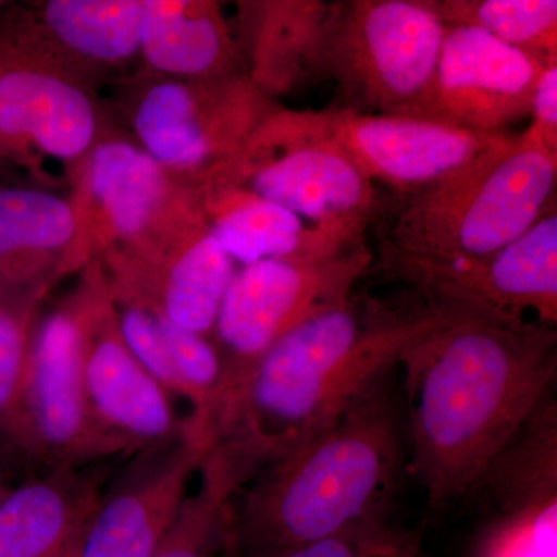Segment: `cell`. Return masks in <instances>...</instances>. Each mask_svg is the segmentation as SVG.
I'll return each mask as SVG.
<instances>
[{
	"instance_id": "obj_1",
	"label": "cell",
	"mask_w": 557,
	"mask_h": 557,
	"mask_svg": "<svg viewBox=\"0 0 557 557\" xmlns=\"http://www.w3.org/2000/svg\"><path fill=\"white\" fill-rule=\"evenodd\" d=\"M408 474L428 507L448 511L478 493L502 450L548 397L557 373L555 327L498 324L446 311L406 351Z\"/></svg>"
},
{
	"instance_id": "obj_2",
	"label": "cell",
	"mask_w": 557,
	"mask_h": 557,
	"mask_svg": "<svg viewBox=\"0 0 557 557\" xmlns=\"http://www.w3.org/2000/svg\"><path fill=\"white\" fill-rule=\"evenodd\" d=\"M384 373L333 423L262 465L230 505L231 557H278L386 520L408 474V431Z\"/></svg>"
},
{
	"instance_id": "obj_3",
	"label": "cell",
	"mask_w": 557,
	"mask_h": 557,
	"mask_svg": "<svg viewBox=\"0 0 557 557\" xmlns=\"http://www.w3.org/2000/svg\"><path fill=\"white\" fill-rule=\"evenodd\" d=\"M445 318L426 302L403 309L355 295L314 314L260 359L223 440L244 446L259 467L284 456L333 423Z\"/></svg>"
},
{
	"instance_id": "obj_4",
	"label": "cell",
	"mask_w": 557,
	"mask_h": 557,
	"mask_svg": "<svg viewBox=\"0 0 557 557\" xmlns=\"http://www.w3.org/2000/svg\"><path fill=\"white\" fill-rule=\"evenodd\" d=\"M557 152L531 132L432 188L410 194L383 244L429 259H474L522 236L555 203Z\"/></svg>"
},
{
	"instance_id": "obj_5",
	"label": "cell",
	"mask_w": 557,
	"mask_h": 557,
	"mask_svg": "<svg viewBox=\"0 0 557 557\" xmlns=\"http://www.w3.org/2000/svg\"><path fill=\"white\" fill-rule=\"evenodd\" d=\"M205 178L251 190L350 245L366 244L381 205L379 185L330 134L327 110L278 106L228 163Z\"/></svg>"
},
{
	"instance_id": "obj_6",
	"label": "cell",
	"mask_w": 557,
	"mask_h": 557,
	"mask_svg": "<svg viewBox=\"0 0 557 557\" xmlns=\"http://www.w3.org/2000/svg\"><path fill=\"white\" fill-rule=\"evenodd\" d=\"M373 260L368 244L313 260H260L234 274L212 329L220 383L212 412L215 438L228 437L260 359L278 339L354 295Z\"/></svg>"
},
{
	"instance_id": "obj_7",
	"label": "cell",
	"mask_w": 557,
	"mask_h": 557,
	"mask_svg": "<svg viewBox=\"0 0 557 557\" xmlns=\"http://www.w3.org/2000/svg\"><path fill=\"white\" fill-rule=\"evenodd\" d=\"M446 28L429 0L330 2L322 76L335 83L339 108L428 116Z\"/></svg>"
},
{
	"instance_id": "obj_8",
	"label": "cell",
	"mask_w": 557,
	"mask_h": 557,
	"mask_svg": "<svg viewBox=\"0 0 557 557\" xmlns=\"http://www.w3.org/2000/svg\"><path fill=\"white\" fill-rule=\"evenodd\" d=\"M129 81L126 110L135 143L188 186L228 163L281 106L247 73L180 79L143 70Z\"/></svg>"
},
{
	"instance_id": "obj_9",
	"label": "cell",
	"mask_w": 557,
	"mask_h": 557,
	"mask_svg": "<svg viewBox=\"0 0 557 557\" xmlns=\"http://www.w3.org/2000/svg\"><path fill=\"white\" fill-rule=\"evenodd\" d=\"M380 269L429 306L498 324L557 325L556 201L504 248L474 259H429L381 242Z\"/></svg>"
},
{
	"instance_id": "obj_10",
	"label": "cell",
	"mask_w": 557,
	"mask_h": 557,
	"mask_svg": "<svg viewBox=\"0 0 557 557\" xmlns=\"http://www.w3.org/2000/svg\"><path fill=\"white\" fill-rule=\"evenodd\" d=\"M73 237L64 276L112 251L156 239L194 203V190L150 159L137 143L110 132L69 182Z\"/></svg>"
},
{
	"instance_id": "obj_11",
	"label": "cell",
	"mask_w": 557,
	"mask_h": 557,
	"mask_svg": "<svg viewBox=\"0 0 557 557\" xmlns=\"http://www.w3.org/2000/svg\"><path fill=\"white\" fill-rule=\"evenodd\" d=\"M110 132L90 87L0 35V161L49 186L47 168L57 164L69 185Z\"/></svg>"
},
{
	"instance_id": "obj_12",
	"label": "cell",
	"mask_w": 557,
	"mask_h": 557,
	"mask_svg": "<svg viewBox=\"0 0 557 557\" xmlns=\"http://www.w3.org/2000/svg\"><path fill=\"white\" fill-rule=\"evenodd\" d=\"M24 405L44 472L135 456L91 410L83 375V325L73 293L33 325Z\"/></svg>"
},
{
	"instance_id": "obj_13",
	"label": "cell",
	"mask_w": 557,
	"mask_h": 557,
	"mask_svg": "<svg viewBox=\"0 0 557 557\" xmlns=\"http://www.w3.org/2000/svg\"><path fill=\"white\" fill-rule=\"evenodd\" d=\"M83 325V375L102 428L137 454L186 434L171 395L139 364L121 336L100 263L81 271L73 292Z\"/></svg>"
},
{
	"instance_id": "obj_14",
	"label": "cell",
	"mask_w": 557,
	"mask_h": 557,
	"mask_svg": "<svg viewBox=\"0 0 557 557\" xmlns=\"http://www.w3.org/2000/svg\"><path fill=\"white\" fill-rule=\"evenodd\" d=\"M98 263L110 298L148 304L178 327L208 338L237 271V263L209 231L200 208L149 247L112 251Z\"/></svg>"
},
{
	"instance_id": "obj_15",
	"label": "cell",
	"mask_w": 557,
	"mask_h": 557,
	"mask_svg": "<svg viewBox=\"0 0 557 557\" xmlns=\"http://www.w3.org/2000/svg\"><path fill=\"white\" fill-rule=\"evenodd\" d=\"M327 124L359 170L405 197L453 177L511 134L472 131L431 116L369 115L343 108L327 109Z\"/></svg>"
},
{
	"instance_id": "obj_16",
	"label": "cell",
	"mask_w": 557,
	"mask_h": 557,
	"mask_svg": "<svg viewBox=\"0 0 557 557\" xmlns=\"http://www.w3.org/2000/svg\"><path fill=\"white\" fill-rule=\"evenodd\" d=\"M214 446L186 429L175 442L135 454L91 509L81 531L78 557H150Z\"/></svg>"
},
{
	"instance_id": "obj_17",
	"label": "cell",
	"mask_w": 557,
	"mask_h": 557,
	"mask_svg": "<svg viewBox=\"0 0 557 557\" xmlns=\"http://www.w3.org/2000/svg\"><path fill=\"white\" fill-rule=\"evenodd\" d=\"M143 0H47L11 7L0 35L94 90L139 60Z\"/></svg>"
},
{
	"instance_id": "obj_18",
	"label": "cell",
	"mask_w": 557,
	"mask_h": 557,
	"mask_svg": "<svg viewBox=\"0 0 557 557\" xmlns=\"http://www.w3.org/2000/svg\"><path fill=\"white\" fill-rule=\"evenodd\" d=\"M548 65L468 25H448L428 116L504 134L530 116L539 76Z\"/></svg>"
},
{
	"instance_id": "obj_19",
	"label": "cell",
	"mask_w": 557,
	"mask_h": 557,
	"mask_svg": "<svg viewBox=\"0 0 557 557\" xmlns=\"http://www.w3.org/2000/svg\"><path fill=\"white\" fill-rule=\"evenodd\" d=\"M212 236L240 265L260 260H313L359 245L346 244L251 190L218 178L190 186Z\"/></svg>"
},
{
	"instance_id": "obj_20",
	"label": "cell",
	"mask_w": 557,
	"mask_h": 557,
	"mask_svg": "<svg viewBox=\"0 0 557 557\" xmlns=\"http://www.w3.org/2000/svg\"><path fill=\"white\" fill-rule=\"evenodd\" d=\"M330 2L256 0L237 3V40L244 70L263 95L276 101L322 76V50Z\"/></svg>"
},
{
	"instance_id": "obj_21",
	"label": "cell",
	"mask_w": 557,
	"mask_h": 557,
	"mask_svg": "<svg viewBox=\"0 0 557 557\" xmlns=\"http://www.w3.org/2000/svg\"><path fill=\"white\" fill-rule=\"evenodd\" d=\"M139 60L145 72L168 78L245 73L236 33L211 0H143Z\"/></svg>"
},
{
	"instance_id": "obj_22",
	"label": "cell",
	"mask_w": 557,
	"mask_h": 557,
	"mask_svg": "<svg viewBox=\"0 0 557 557\" xmlns=\"http://www.w3.org/2000/svg\"><path fill=\"white\" fill-rule=\"evenodd\" d=\"M72 237L67 197L40 188H0V295L42 302L64 277Z\"/></svg>"
},
{
	"instance_id": "obj_23",
	"label": "cell",
	"mask_w": 557,
	"mask_h": 557,
	"mask_svg": "<svg viewBox=\"0 0 557 557\" xmlns=\"http://www.w3.org/2000/svg\"><path fill=\"white\" fill-rule=\"evenodd\" d=\"M100 496L91 478L69 468L13 487L0 504V557H61Z\"/></svg>"
},
{
	"instance_id": "obj_24",
	"label": "cell",
	"mask_w": 557,
	"mask_h": 557,
	"mask_svg": "<svg viewBox=\"0 0 557 557\" xmlns=\"http://www.w3.org/2000/svg\"><path fill=\"white\" fill-rule=\"evenodd\" d=\"M258 468L239 443L219 442L201 465L199 487L186 496L150 557H214L219 549H225L231 502Z\"/></svg>"
},
{
	"instance_id": "obj_25",
	"label": "cell",
	"mask_w": 557,
	"mask_h": 557,
	"mask_svg": "<svg viewBox=\"0 0 557 557\" xmlns=\"http://www.w3.org/2000/svg\"><path fill=\"white\" fill-rule=\"evenodd\" d=\"M39 306V300L0 295V450L33 469L40 467L25 416L24 394Z\"/></svg>"
},
{
	"instance_id": "obj_26",
	"label": "cell",
	"mask_w": 557,
	"mask_h": 557,
	"mask_svg": "<svg viewBox=\"0 0 557 557\" xmlns=\"http://www.w3.org/2000/svg\"><path fill=\"white\" fill-rule=\"evenodd\" d=\"M446 25H468L557 64L556 0H429Z\"/></svg>"
},
{
	"instance_id": "obj_27",
	"label": "cell",
	"mask_w": 557,
	"mask_h": 557,
	"mask_svg": "<svg viewBox=\"0 0 557 557\" xmlns=\"http://www.w3.org/2000/svg\"><path fill=\"white\" fill-rule=\"evenodd\" d=\"M278 557H426L420 539L410 531L387 525L386 520L347 528L313 544Z\"/></svg>"
},
{
	"instance_id": "obj_28",
	"label": "cell",
	"mask_w": 557,
	"mask_h": 557,
	"mask_svg": "<svg viewBox=\"0 0 557 557\" xmlns=\"http://www.w3.org/2000/svg\"><path fill=\"white\" fill-rule=\"evenodd\" d=\"M528 132L542 145L557 152V64L548 65L539 76L530 112Z\"/></svg>"
},
{
	"instance_id": "obj_29",
	"label": "cell",
	"mask_w": 557,
	"mask_h": 557,
	"mask_svg": "<svg viewBox=\"0 0 557 557\" xmlns=\"http://www.w3.org/2000/svg\"><path fill=\"white\" fill-rule=\"evenodd\" d=\"M81 531H83V530H81ZM79 536H81V533L78 534V536L73 539L72 544L69 545L67 549H65V552H64V555H62L61 557H78Z\"/></svg>"
},
{
	"instance_id": "obj_30",
	"label": "cell",
	"mask_w": 557,
	"mask_h": 557,
	"mask_svg": "<svg viewBox=\"0 0 557 557\" xmlns=\"http://www.w3.org/2000/svg\"><path fill=\"white\" fill-rule=\"evenodd\" d=\"M11 490H13V487L7 485L5 480L0 475V504H2L3 498L9 496Z\"/></svg>"
},
{
	"instance_id": "obj_31",
	"label": "cell",
	"mask_w": 557,
	"mask_h": 557,
	"mask_svg": "<svg viewBox=\"0 0 557 557\" xmlns=\"http://www.w3.org/2000/svg\"><path fill=\"white\" fill-rule=\"evenodd\" d=\"M0 5H2V2H0Z\"/></svg>"
}]
</instances>
